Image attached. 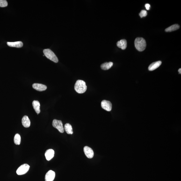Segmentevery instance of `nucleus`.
I'll return each mask as SVG.
<instances>
[{
  "mask_svg": "<svg viewBox=\"0 0 181 181\" xmlns=\"http://www.w3.org/2000/svg\"><path fill=\"white\" fill-rule=\"evenodd\" d=\"M75 91L79 94L84 93L87 90V86L85 82L81 80L76 81L74 87Z\"/></svg>",
  "mask_w": 181,
  "mask_h": 181,
  "instance_id": "1",
  "label": "nucleus"
},
{
  "mask_svg": "<svg viewBox=\"0 0 181 181\" xmlns=\"http://www.w3.org/2000/svg\"><path fill=\"white\" fill-rule=\"evenodd\" d=\"M134 45L136 48L140 51H142L145 49L146 43L143 38L138 37L136 38L134 41Z\"/></svg>",
  "mask_w": 181,
  "mask_h": 181,
  "instance_id": "2",
  "label": "nucleus"
},
{
  "mask_svg": "<svg viewBox=\"0 0 181 181\" xmlns=\"http://www.w3.org/2000/svg\"><path fill=\"white\" fill-rule=\"evenodd\" d=\"M43 52L44 55L47 59H49L55 63H57L59 61L57 57L50 49H44Z\"/></svg>",
  "mask_w": 181,
  "mask_h": 181,
  "instance_id": "3",
  "label": "nucleus"
},
{
  "mask_svg": "<svg viewBox=\"0 0 181 181\" xmlns=\"http://www.w3.org/2000/svg\"><path fill=\"white\" fill-rule=\"evenodd\" d=\"M52 125L53 127L56 128L60 133H62L64 132V128L61 121L54 119L53 121Z\"/></svg>",
  "mask_w": 181,
  "mask_h": 181,
  "instance_id": "4",
  "label": "nucleus"
},
{
  "mask_svg": "<svg viewBox=\"0 0 181 181\" xmlns=\"http://www.w3.org/2000/svg\"><path fill=\"white\" fill-rule=\"evenodd\" d=\"M30 166L28 164H25L21 165L16 171L17 174L18 175H22L28 172Z\"/></svg>",
  "mask_w": 181,
  "mask_h": 181,
  "instance_id": "5",
  "label": "nucleus"
},
{
  "mask_svg": "<svg viewBox=\"0 0 181 181\" xmlns=\"http://www.w3.org/2000/svg\"><path fill=\"white\" fill-rule=\"evenodd\" d=\"M102 108L107 111H110L112 110V105L109 101L103 100L101 103Z\"/></svg>",
  "mask_w": 181,
  "mask_h": 181,
  "instance_id": "6",
  "label": "nucleus"
},
{
  "mask_svg": "<svg viewBox=\"0 0 181 181\" xmlns=\"http://www.w3.org/2000/svg\"><path fill=\"white\" fill-rule=\"evenodd\" d=\"M85 154L88 158L91 159L93 157L94 153L92 148L88 146H85L83 148Z\"/></svg>",
  "mask_w": 181,
  "mask_h": 181,
  "instance_id": "7",
  "label": "nucleus"
},
{
  "mask_svg": "<svg viewBox=\"0 0 181 181\" xmlns=\"http://www.w3.org/2000/svg\"><path fill=\"white\" fill-rule=\"evenodd\" d=\"M55 172L53 170H49L45 175V181H53L55 178Z\"/></svg>",
  "mask_w": 181,
  "mask_h": 181,
  "instance_id": "8",
  "label": "nucleus"
},
{
  "mask_svg": "<svg viewBox=\"0 0 181 181\" xmlns=\"http://www.w3.org/2000/svg\"><path fill=\"white\" fill-rule=\"evenodd\" d=\"M34 89L39 91H43L47 89V87L44 85L40 83H35L32 85Z\"/></svg>",
  "mask_w": 181,
  "mask_h": 181,
  "instance_id": "9",
  "label": "nucleus"
},
{
  "mask_svg": "<svg viewBox=\"0 0 181 181\" xmlns=\"http://www.w3.org/2000/svg\"><path fill=\"white\" fill-rule=\"evenodd\" d=\"M54 151L52 149L47 150L45 154V157L47 161L50 160L54 157Z\"/></svg>",
  "mask_w": 181,
  "mask_h": 181,
  "instance_id": "10",
  "label": "nucleus"
},
{
  "mask_svg": "<svg viewBox=\"0 0 181 181\" xmlns=\"http://www.w3.org/2000/svg\"><path fill=\"white\" fill-rule=\"evenodd\" d=\"M22 124L23 126L25 128H28L29 127L31 124V122L29 118L27 116H24L22 119Z\"/></svg>",
  "mask_w": 181,
  "mask_h": 181,
  "instance_id": "11",
  "label": "nucleus"
},
{
  "mask_svg": "<svg viewBox=\"0 0 181 181\" xmlns=\"http://www.w3.org/2000/svg\"><path fill=\"white\" fill-rule=\"evenodd\" d=\"M161 64H162V62L160 61L153 62V63L151 64L149 67H148V70L150 71H153L155 70V69L159 67Z\"/></svg>",
  "mask_w": 181,
  "mask_h": 181,
  "instance_id": "12",
  "label": "nucleus"
},
{
  "mask_svg": "<svg viewBox=\"0 0 181 181\" xmlns=\"http://www.w3.org/2000/svg\"><path fill=\"white\" fill-rule=\"evenodd\" d=\"M127 41L125 39H122L118 42L117 45L118 47L122 49L125 50L127 47Z\"/></svg>",
  "mask_w": 181,
  "mask_h": 181,
  "instance_id": "13",
  "label": "nucleus"
},
{
  "mask_svg": "<svg viewBox=\"0 0 181 181\" xmlns=\"http://www.w3.org/2000/svg\"><path fill=\"white\" fill-rule=\"evenodd\" d=\"M7 44L10 47L21 48L22 47L23 44L21 41H17L15 42H8Z\"/></svg>",
  "mask_w": 181,
  "mask_h": 181,
  "instance_id": "14",
  "label": "nucleus"
},
{
  "mask_svg": "<svg viewBox=\"0 0 181 181\" xmlns=\"http://www.w3.org/2000/svg\"><path fill=\"white\" fill-rule=\"evenodd\" d=\"M33 107L36 113L39 114L40 112V103L38 101H34L32 103Z\"/></svg>",
  "mask_w": 181,
  "mask_h": 181,
  "instance_id": "15",
  "label": "nucleus"
},
{
  "mask_svg": "<svg viewBox=\"0 0 181 181\" xmlns=\"http://www.w3.org/2000/svg\"><path fill=\"white\" fill-rule=\"evenodd\" d=\"M113 65L112 62H105L101 65V68L102 69L104 70H108L111 68Z\"/></svg>",
  "mask_w": 181,
  "mask_h": 181,
  "instance_id": "16",
  "label": "nucleus"
},
{
  "mask_svg": "<svg viewBox=\"0 0 181 181\" xmlns=\"http://www.w3.org/2000/svg\"><path fill=\"white\" fill-rule=\"evenodd\" d=\"M64 129L66 133L68 134H73L72 127L70 124L67 123L65 125Z\"/></svg>",
  "mask_w": 181,
  "mask_h": 181,
  "instance_id": "17",
  "label": "nucleus"
},
{
  "mask_svg": "<svg viewBox=\"0 0 181 181\" xmlns=\"http://www.w3.org/2000/svg\"><path fill=\"white\" fill-rule=\"evenodd\" d=\"M179 25L178 24H174V25H171L169 28L166 29L165 31L166 32H170L172 31H176L179 28Z\"/></svg>",
  "mask_w": 181,
  "mask_h": 181,
  "instance_id": "18",
  "label": "nucleus"
},
{
  "mask_svg": "<svg viewBox=\"0 0 181 181\" xmlns=\"http://www.w3.org/2000/svg\"><path fill=\"white\" fill-rule=\"evenodd\" d=\"M14 142L16 145H20L21 142V136L18 133H17L15 135L14 138Z\"/></svg>",
  "mask_w": 181,
  "mask_h": 181,
  "instance_id": "19",
  "label": "nucleus"
},
{
  "mask_svg": "<svg viewBox=\"0 0 181 181\" xmlns=\"http://www.w3.org/2000/svg\"><path fill=\"white\" fill-rule=\"evenodd\" d=\"M8 3L5 0H0V7H5L7 6Z\"/></svg>",
  "mask_w": 181,
  "mask_h": 181,
  "instance_id": "20",
  "label": "nucleus"
},
{
  "mask_svg": "<svg viewBox=\"0 0 181 181\" xmlns=\"http://www.w3.org/2000/svg\"><path fill=\"white\" fill-rule=\"evenodd\" d=\"M147 15V11L145 10H141L139 14V16L141 17V18H143L144 17H145Z\"/></svg>",
  "mask_w": 181,
  "mask_h": 181,
  "instance_id": "21",
  "label": "nucleus"
},
{
  "mask_svg": "<svg viewBox=\"0 0 181 181\" xmlns=\"http://www.w3.org/2000/svg\"><path fill=\"white\" fill-rule=\"evenodd\" d=\"M145 7L146 9L147 10H150V4H148V3H147V4H146L145 5Z\"/></svg>",
  "mask_w": 181,
  "mask_h": 181,
  "instance_id": "22",
  "label": "nucleus"
},
{
  "mask_svg": "<svg viewBox=\"0 0 181 181\" xmlns=\"http://www.w3.org/2000/svg\"><path fill=\"white\" fill-rule=\"evenodd\" d=\"M178 72L179 73V74H181V68H179V69L178 70Z\"/></svg>",
  "mask_w": 181,
  "mask_h": 181,
  "instance_id": "23",
  "label": "nucleus"
}]
</instances>
